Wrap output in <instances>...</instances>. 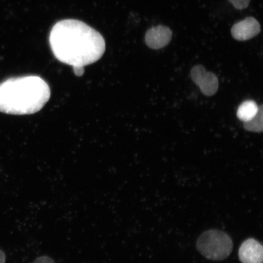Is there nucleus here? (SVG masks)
<instances>
[{"instance_id": "7", "label": "nucleus", "mask_w": 263, "mask_h": 263, "mask_svg": "<svg viewBox=\"0 0 263 263\" xmlns=\"http://www.w3.org/2000/svg\"><path fill=\"white\" fill-rule=\"evenodd\" d=\"M262 246L254 239H247L240 247L239 257L242 263H262Z\"/></svg>"}, {"instance_id": "3", "label": "nucleus", "mask_w": 263, "mask_h": 263, "mask_svg": "<svg viewBox=\"0 0 263 263\" xmlns=\"http://www.w3.org/2000/svg\"><path fill=\"white\" fill-rule=\"evenodd\" d=\"M197 248L205 258L221 261L228 258L232 252L233 242L227 233L211 230L200 236L197 241Z\"/></svg>"}, {"instance_id": "5", "label": "nucleus", "mask_w": 263, "mask_h": 263, "mask_svg": "<svg viewBox=\"0 0 263 263\" xmlns=\"http://www.w3.org/2000/svg\"><path fill=\"white\" fill-rule=\"evenodd\" d=\"M261 31V26L256 20L249 16L233 26V37L239 41H246L255 37Z\"/></svg>"}, {"instance_id": "6", "label": "nucleus", "mask_w": 263, "mask_h": 263, "mask_svg": "<svg viewBox=\"0 0 263 263\" xmlns=\"http://www.w3.org/2000/svg\"><path fill=\"white\" fill-rule=\"evenodd\" d=\"M172 38V31L166 26L159 25L148 29L145 35V42L148 47L159 49L170 44Z\"/></svg>"}, {"instance_id": "1", "label": "nucleus", "mask_w": 263, "mask_h": 263, "mask_svg": "<svg viewBox=\"0 0 263 263\" xmlns=\"http://www.w3.org/2000/svg\"><path fill=\"white\" fill-rule=\"evenodd\" d=\"M49 42L55 58L73 68L95 63L106 51L103 35L85 23L74 19L57 23L51 29Z\"/></svg>"}, {"instance_id": "12", "label": "nucleus", "mask_w": 263, "mask_h": 263, "mask_svg": "<svg viewBox=\"0 0 263 263\" xmlns=\"http://www.w3.org/2000/svg\"><path fill=\"white\" fill-rule=\"evenodd\" d=\"M73 71L77 77H81L82 75L84 74V67H77L73 68Z\"/></svg>"}, {"instance_id": "4", "label": "nucleus", "mask_w": 263, "mask_h": 263, "mask_svg": "<svg viewBox=\"0 0 263 263\" xmlns=\"http://www.w3.org/2000/svg\"><path fill=\"white\" fill-rule=\"evenodd\" d=\"M190 76L193 82L200 88L202 93L205 96L212 97L218 91V78L212 72H207L203 65L195 66L191 70Z\"/></svg>"}, {"instance_id": "2", "label": "nucleus", "mask_w": 263, "mask_h": 263, "mask_svg": "<svg viewBox=\"0 0 263 263\" xmlns=\"http://www.w3.org/2000/svg\"><path fill=\"white\" fill-rule=\"evenodd\" d=\"M51 96L48 84L37 76L8 79L0 83V112L15 115L38 112Z\"/></svg>"}, {"instance_id": "9", "label": "nucleus", "mask_w": 263, "mask_h": 263, "mask_svg": "<svg viewBox=\"0 0 263 263\" xmlns=\"http://www.w3.org/2000/svg\"><path fill=\"white\" fill-rule=\"evenodd\" d=\"M244 128L246 130L261 133L263 130V108L258 107L257 113L252 119L244 122Z\"/></svg>"}, {"instance_id": "13", "label": "nucleus", "mask_w": 263, "mask_h": 263, "mask_svg": "<svg viewBox=\"0 0 263 263\" xmlns=\"http://www.w3.org/2000/svg\"><path fill=\"white\" fill-rule=\"evenodd\" d=\"M6 261V255L5 253L0 250V263H5Z\"/></svg>"}, {"instance_id": "11", "label": "nucleus", "mask_w": 263, "mask_h": 263, "mask_svg": "<svg viewBox=\"0 0 263 263\" xmlns=\"http://www.w3.org/2000/svg\"><path fill=\"white\" fill-rule=\"evenodd\" d=\"M33 263H55L53 259L47 256H41L37 258Z\"/></svg>"}, {"instance_id": "10", "label": "nucleus", "mask_w": 263, "mask_h": 263, "mask_svg": "<svg viewBox=\"0 0 263 263\" xmlns=\"http://www.w3.org/2000/svg\"><path fill=\"white\" fill-rule=\"evenodd\" d=\"M236 9L242 10L248 7L251 0H229Z\"/></svg>"}, {"instance_id": "8", "label": "nucleus", "mask_w": 263, "mask_h": 263, "mask_svg": "<svg viewBox=\"0 0 263 263\" xmlns=\"http://www.w3.org/2000/svg\"><path fill=\"white\" fill-rule=\"evenodd\" d=\"M258 105L255 101L248 100L243 102L237 110V117L243 122H246L255 116L258 110Z\"/></svg>"}]
</instances>
